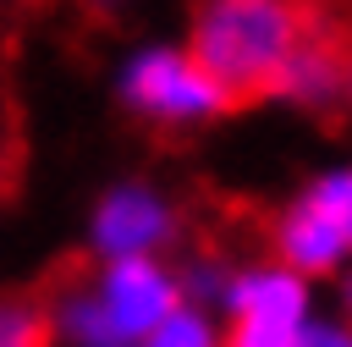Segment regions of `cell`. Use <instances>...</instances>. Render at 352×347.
Returning <instances> with one entry per match:
<instances>
[{"instance_id": "obj_9", "label": "cell", "mask_w": 352, "mask_h": 347, "mask_svg": "<svg viewBox=\"0 0 352 347\" xmlns=\"http://www.w3.org/2000/svg\"><path fill=\"white\" fill-rule=\"evenodd\" d=\"M292 347H352V336L346 330H324V325H302Z\"/></svg>"}, {"instance_id": "obj_4", "label": "cell", "mask_w": 352, "mask_h": 347, "mask_svg": "<svg viewBox=\"0 0 352 347\" xmlns=\"http://www.w3.org/2000/svg\"><path fill=\"white\" fill-rule=\"evenodd\" d=\"M99 303L110 314V330L116 341H132V336H148L160 319H170L182 308V286L148 259V253H126L110 264V275L99 281Z\"/></svg>"}, {"instance_id": "obj_1", "label": "cell", "mask_w": 352, "mask_h": 347, "mask_svg": "<svg viewBox=\"0 0 352 347\" xmlns=\"http://www.w3.org/2000/svg\"><path fill=\"white\" fill-rule=\"evenodd\" d=\"M330 0H204L192 17L187 61L220 88L226 110L275 99L286 66Z\"/></svg>"}, {"instance_id": "obj_5", "label": "cell", "mask_w": 352, "mask_h": 347, "mask_svg": "<svg viewBox=\"0 0 352 347\" xmlns=\"http://www.w3.org/2000/svg\"><path fill=\"white\" fill-rule=\"evenodd\" d=\"M126 99L143 110V116H160V121H192V116H209V110H226L220 88L176 50H154L143 55L132 72H126Z\"/></svg>"}, {"instance_id": "obj_3", "label": "cell", "mask_w": 352, "mask_h": 347, "mask_svg": "<svg viewBox=\"0 0 352 347\" xmlns=\"http://www.w3.org/2000/svg\"><path fill=\"white\" fill-rule=\"evenodd\" d=\"M302 330V275L242 270L231 275V336L226 347H292Z\"/></svg>"}, {"instance_id": "obj_2", "label": "cell", "mask_w": 352, "mask_h": 347, "mask_svg": "<svg viewBox=\"0 0 352 347\" xmlns=\"http://www.w3.org/2000/svg\"><path fill=\"white\" fill-rule=\"evenodd\" d=\"M275 253L292 275H324L341 253H352V171L314 182L275 226Z\"/></svg>"}, {"instance_id": "obj_7", "label": "cell", "mask_w": 352, "mask_h": 347, "mask_svg": "<svg viewBox=\"0 0 352 347\" xmlns=\"http://www.w3.org/2000/svg\"><path fill=\"white\" fill-rule=\"evenodd\" d=\"M55 314L38 297H11L0 303V347H50Z\"/></svg>"}, {"instance_id": "obj_8", "label": "cell", "mask_w": 352, "mask_h": 347, "mask_svg": "<svg viewBox=\"0 0 352 347\" xmlns=\"http://www.w3.org/2000/svg\"><path fill=\"white\" fill-rule=\"evenodd\" d=\"M148 347H214V341H209V330L192 308H176L170 319H160L148 330Z\"/></svg>"}, {"instance_id": "obj_6", "label": "cell", "mask_w": 352, "mask_h": 347, "mask_svg": "<svg viewBox=\"0 0 352 347\" xmlns=\"http://www.w3.org/2000/svg\"><path fill=\"white\" fill-rule=\"evenodd\" d=\"M170 231V215L154 193H138V187H121L116 198H104L99 209V248L126 259V253H148L160 237Z\"/></svg>"}]
</instances>
